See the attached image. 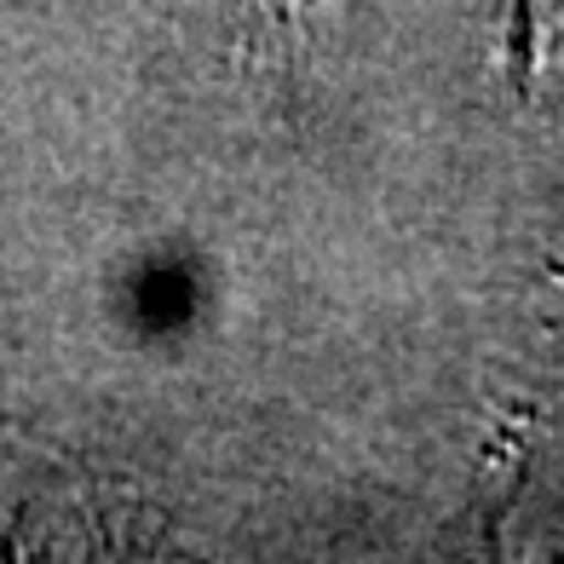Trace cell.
Returning a JSON list of instances; mask_svg holds the SVG:
<instances>
[{"mask_svg":"<svg viewBox=\"0 0 564 564\" xmlns=\"http://www.w3.org/2000/svg\"><path fill=\"white\" fill-rule=\"evenodd\" d=\"M535 7V75H564V0H530Z\"/></svg>","mask_w":564,"mask_h":564,"instance_id":"6da1fadb","label":"cell"}]
</instances>
